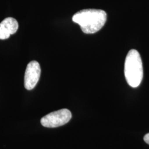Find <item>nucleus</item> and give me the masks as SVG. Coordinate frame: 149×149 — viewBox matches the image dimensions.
<instances>
[{
	"label": "nucleus",
	"mask_w": 149,
	"mask_h": 149,
	"mask_svg": "<svg viewBox=\"0 0 149 149\" xmlns=\"http://www.w3.org/2000/svg\"><path fill=\"white\" fill-rule=\"evenodd\" d=\"M105 11L97 9H85L77 12L72 17V21L77 23L86 34H93L104 26L107 21Z\"/></svg>",
	"instance_id": "obj_1"
},
{
	"label": "nucleus",
	"mask_w": 149,
	"mask_h": 149,
	"mask_svg": "<svg viewBox=\"0 0 149 149\" xmlns=\"http://www.w3.org/2000/svg\"><path fill=\"white\" fill-rule=\"evenodd\" d=\"M124 74L128 85L138 87L143 77V67L140 55L136 50H130L126 56L124 64Z\"/></svg>",
	"instance_id": "obj_2"
},
{
	"label": "nucleus",
	"mask_w": 149,
	"mask_h": 149,
	"mask_svg": "<svg viewBox=\"0 0 149 149\" xmlns=\"http://www.w3.org/2000/svg\"><path fill=\"white\" fill-rule=\"evenodd\" d=\"M72 117L71 113L68 109H62L48 114L41 119L42 125L47 128H56L64 125Z\"/></svg>",
	"instance_id": "obj_3"
},
{
	"label": "nucleus",
	"mask_w": 149,
	"mask_h": 149,
	"mask_svg": "<svg viewBox=\"0 0 149 149\" xmlns=\"http://www.w3.org/2000/svg\"><path fill=\"white\" fill-rule=\"evenodd\" d=\"M41 73L40 65L36 61L28 64L24 74V87L28 90L33 89L39 80Z\"/></svg>",
	"instance_id": "obj_4"
},
{
	"label": "nucleus",
	"mask_w": 149,
	"mask_h": 149,
	"mask_svg": "<svg viewBox=\"0 0 149 149\" xmlns=\"http://www.w3.org/2000/svg\"><path fill=\"white\" fill-rule=\"evenodd\" d=\"M0 26L4 28L11 35L17 31L18 23L16 19L12 17H8L1 22Z\"/></svg>",
	"instance_id": "obj_5"
},
{
	"label": "nucleus",
	"mask_w": 149,
	"mask_h": 149,
	"mask_svg": "<svg viewBox=\"0 0 149 149\" xmlns=\"http://www.w3.org/2000/svg\"><path fill=\"white\" fill-rule=\"evenodd\" d=\"M10 34L4 28L0 26V39H6L10 36Z\"/></svg>",
	"instance_id": "obj_6"
},
{
	"label": "nucleus",
	"mask_w": 149,
	"mask_h": 149,
	"mask_svg": "<svg viewBox=\"0 0 149 149\" xmlns=\"http://www.w3.org/2000/svg\"><path fill=\"white\" fill-rule=\"evenodd\" d=\"M144 141L145 143L149 145V133L145 135L144 138Z\"/></svg>",
	"instance_id": "obj_7"
}]
</instances>
